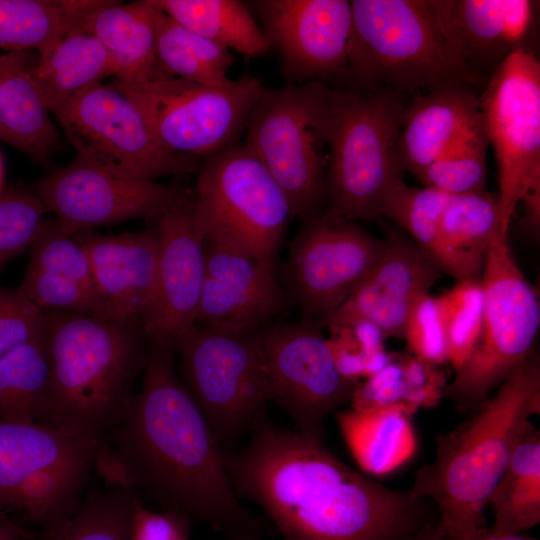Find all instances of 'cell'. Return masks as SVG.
Listing matches in <instances>:
<instances>
[{
	"label": "cell",
	"mask_w": 540,
	"mask_h": 540,
	"mask_svg": "<svg viewBox=\"0 0 540 540\" xmlns=\"http://www.w3.org/2000/svg\"><path fill=\"white\" fill-rule=\"evenodd\" d=\"M224 460L238 496L284 540H405L437 523L428 499L369 478L299 431L262 421Z\"/></svg>",
	"instance_id": "6da1fadb"
},
{
	"label": "cell",
	"mask_w": 540,
	"mask_h": 540,
	"mask_svg": "<svg viewBox=\"0 0 540 540\" xmlns=\"http://www.w3.org/2000/svg\"><path fill=\"white\" fill-rule=\"evenodd\" d=\"M111 431L121 485H143L222 540H270L275 530L235 491L221 445L176 374L172 349L152 345L141 390Z\"/></svg>",
	"instance_id": "7a4b0ae2"
},
{
	"label": "cell",
	"mask_w": 540,
	"mask_h": 540,
	"mask_svg": "<svg viewBox=\"0 0 540 540\" xmlns=\"http://www.w3.org/2000/svg\"><path fill=\"white\" fill-rule=\"evenodd\" d=\"M539 412L535 352L470 418L438 437L434 459L415 472L410 491L435 505L439 537H465L488 527L489 497Z\"/></svg>",
	"instance_id": "3957f363"
},
{
	"label": "cell",
	"mask_w": 540,
	"mask_h": 540,
	"mask_svg": "<svg viewBox=\"0 0 540 540\" xmlns=\"http://www.w3.org/2000/svg\"><path fill=\"white\" fill-rule=\"evenodd\" d=\"M50 381L40 423L103 442L147 355L138 325L44 310Z\"/></svg>",
	"instance_id": "277c9868"
},
{
	"label": "cell",
	"mask_w": 540,
	"mask_h": 540,
	"mask_svg": "<svg viewBox=\"0 0 540 540\" xmlns=\"http://www.w3.org/2000/svg\"><path fill=\"white\" fill-rule=\"evenodd\" d=\"M348 76L341 85L417 94L462 83L486 86L450 41L433 0H353Z\"/></svg>",
	"instance_id": "5b68a950"
},
{
	"label": "cell",
	"mask_w": 540,
	"mask_h": 540,
	"mask_svg": "<svg viewBox=\"0 0 540 540\" xmlns=\"http://www.w3.org/2000/svg\"><path fill=\"white\" fill-rule=\"evenodd\" d=\"M405 108L403 95L386 88L332 87L326 211L351 221L381 217L402 179L397 143Z\"/></svg>",
	"instance_id": "8992f818"
},
{
	"label": "cell",
	"mask_w": 540,
	"mask_h": 540,
	"mask_svg": "<svg viewBox=\"0 0 540 540\" xmlns=\"http://www.w3.org/2000/svg\"><path fill=\"white\" fill-rule=\"evenodd\" d=\"M331 93L320 81L265 88L245 129L244 144L283 191L292 217L302 222L326 204Z\"/></svg>",
	"instance_id": "52a82bcc"
},
{
	"label": "cell",
	"mask_w": 540,
	"mask_h": 540,
	"mask_svg": "<svg viewBox=\"0 0 540 540\" xmlns=\"http://www.w3.org/2000/svg\"><path fill=\"white\" fill-rule=\"evenodd\" d=\"M196 172L192 216L203 242L273 264L292 214L266 167L238 143Z\"/></svg>",
	"instance_id": "ba28073f"
},
{
	"label": "cell",
	"mask_w": 540,
	"mask_h": 540,
	"mask_svg": "<svg viewBox=\"0 0 540 540\" xmlns=\"http://www.w3.org/2000/svg\"><path fill=\"white\" fill-rule=\"evenodd\" d=\"M483 317L479 341L446 385L443 397L475 412L534 353L540 327L538 295L499 234L491 242L481 276Z\"/></svg>",
	"instance_id": "9c48e42d"
},
{
	"label": "cell",
	"mask_w": 540,
	"mask_h": 540,
	"mask_svg": "<svg viewBox=\"0 0 540 540\" xmlns=\"http://www.w3.org/2000/svg\"><path fill=\"white\" fill-rule=\"evenodd\" d=\"M103 442L38 422L0 421V507L49 535L77 510Z\"/></svg>",
	"instance_id": "30bf717a"
},
{
	"label": "cell",
	"mask_w": 540,
	"mask_h": 540,
	"mask_svg": "<svg viewBox=\"0 0 540 540\" xmlns=\"http://www.w3.org/2000/svg\"><path fill=\"white\" fill-rule=\"evenodd\" d=\"M183 384L221 447L263 421L270 387L258 329L225 331L194 324L176 341Z\"/></svg>",
	"instance_id": "8fae6325"
},
{
	"label": "cell",
	"mask_w": 540,
	"mask_h": 540,
	"mask_svg": "<svg viewBox=\"0 0 540 540\" xmlns=\"http://www.w3.org/2000/svg\"><path fill=\"white\" fill-rule=\"evenodd\" d=\"M114 84L137 106L163 149L198 159L238 144L266 88L248 73L218 87L162 71L143 83Z\"/></svg>",
	"instance_id": "7c38bea8"
},
{
	"label": "cell",
	"mask_w": 540,
	"mask_h": 540,
	"mask_svg": "<svg viewBox=\"0 0 540 540\" xmlns=\"http://www.w3.org/2000/svg\"><path fill=\"white\" fill-rule=\"evenodd\" d=\"M51 112L76 157L114 176L154 180L200 166L198 158L163 149L137 106L115 84L89 87Z\"/></svg>",
	"instance_id": "4fadbf2b"
},
{
	"label": "cell",
	"mask_w": 540,
	"mask_h": 540,
	"mask_svg": "<svg viewBox=\"0 0 540 540\" xmlns=\"http://www.w3.org/2000/svg\"><path fill=\"white\" fill-rule=\"evenodd\" d=\"M498 167L500 225L507 235L517 206L540 190V63L521 49L491 74L479 95Z\"/></svg>",
	"instance_id": "5bb4252c"
},
{
	"label": "cell",
	"mask_w": 540,
	"mask_h": 540,
	"mask_svg": "<svg viewBox=\"0 0 540 540\" xmlns=\"http://www.w3.org/2000/svg\"><path fill=\"white\" fill-rule=\"evenodd\" d=\"M384 248V240L326 210L303 221L285 266L289 294L303 321L326 326Z\"/></svg>",
	"instance_id": "9a60e30c"
},
{
	"label": "cell",
	"mask_w": 540,
	"mask_h": 540,
	"mask_svg": "<svg viewBox=\"0 0 540 540\" xmlns=\"http://www.w3.org/2000/svg\"><path fill=\"white\" fill-rule=\"evenodd\" d=\"M320 328L302 320L258 329L271 401L316 439L327 415L351 401L357 383L341 374Z\"/></svg>",
	"instance_id": "2e32d148"
},
{
	"label": "cell",
	"mask_w": 540,
	"mask_h": 540,
	"mask_svg": "<svg viewBox=\"0 0 540 540\" xmlns=\"http://www.w3.org/2000/svg\"><path fill=\"white\" fill-rule=\"evenodd\" d=\"M288 85L339 81L348 76L351 3L347 0H251L246 2Z\"/></svg>",
	"instance_id": "e0dca14e"
},
{
	"label": "cell",
	"mask_w": 540,
	"mask_h": 540,
	"mask_svg": "<svg viewBox=\"0 0 540 540\" xmlns=\"http://www.w3.org/2000/svg\"><path fill=\"white\" fill-rule=\"evenodd\" d=\"M35 195L70 235L141 217H160L189 195L176 185L109 174L79 158L40 180Z\"/></svg>",
	"instance_id": "ac0fdd59"
},
{
	"label": "cell",
	"mask_w": 540,
	"mask_h": 540,
	"mask_svg": "<svg viewBox=\"0 0 540 540\" xmlns=\"http://www.w3.org/2000/svg\"><path fill=\"white\" fill-rule=\"evenodd\" d=\"M192 209L189 195L159 217L156 275L139 317V328L151 344L172 350L195 324L205 279V247Z\"/></svg>",
	"instance_id": "d6986e66"
},
{
	"label": "cell",
	"mask_w": 540,
	"mask_h": 540,
	"mask_svg": "<svg viewBox=\"0 0 540 540\" xmlns=\"http://www.w3.org/2000/svg\"><path fill=\"white\" fill-rule=\"evenodd\" d=\"M376 264L326 324L330 332L358 321L375 325L384 338H403L412 307L441 276L438 265L405 234L386 228Z\"/></svg>",
	"instance_id": "ffe728a7"
},
{
	"label": "cell",
	"mask_w": 540,
	"mask_h": 540,
	"mask_svg": "<svg viewBox=\"0 0 540 540\" xmlns=\"http://www.w3.org/2000/svg\"><path fill=\"white\" fill-rule=\"evenodd\" d=\"M205 279L195 324L225 331L261 328L289 307L273 264L205 244Z\"/></svg>",
	"instance_id": "44dd1931"
},
{
	"label": "cell",
	"mask_w": 540,
	"mask_h": 540,
	"mask_svg": "<svg viewBox=\"0 0 540 540\" xmlns=\"http://www.w3.org/2000/svg\"><path fill=\"white\" fill-rule=\"evenodd\" d=\"M443 27L466 66L488 81L514 52L526 49L536 27L538 2L433 0Z\"/></svg>",
	"instance_id": "7402d4cb"
},
{
	"label": "cell",
	"mask_w": 540,
	"mask_h": 540,
	"mask_svg": "<svg viewBox=\"0 0 540 540\" xmlns=\"http://www.w3.org/2000/svg\"><path fill=\"white\" fill-rule=\"evenodd\" d=\"M91 266L95 286L111 319L138 325L152 290L159 253L157 228L79 239Z\"/></svg>",
	"instance_id": "603a6c76"
},
{
	"label": "cell",
	"mask_w": 540,
	"mask_h": 540,
	"mask_svg": "<svg viewBox=\"0 0 540 540\" xmlns=\"http://www.w3.org/2000/svg\"><path fill=\"white\" fill-rule=\"evenodd\" d=\"M475 89L453 83L412 95L402 116L397 143L401 173L415 177L481 116Z\"/></svg>",
	"instance_id": "cb8c5ba5"
},
{
	"label": "cell",
	"mask_w": 540,
	"mask_h": 540,
	"mask_svg": "<svg viewBox=\"0 0 540 540\" xmlns=\"http://www.w3.org/2000/svg\"><path fill=\"white\" fill-rule=\"evenodd\" d=\"M160 8L155 0L127 4L113 1L97 10L80 27L109 52L116 81L139 84L156 76V23Z\"/></svg>",
	"instance_id": "d4e9b609"
},
{
	"label": "cell",
	"mask_w": 540,
	"mask_h": 540,
	"mask_svg": "<svg viewBox=\"0 0 540 540\" xmlns=\"http://www.w3.org/2000/svg\"><path fill=\"white\" fill-rule=\"evenodd\" d=\"M36 60L31 51L0 55V125L18 150L43 162L58 147L59 137L31 75Z\"/></svg>",
	"instance_id": "484cf974"
},
{
	"label": "cell",
	"mask_w": 540,
	"mask_h": 540,
	"mask_svg": "<svg viewBox=\"0 0 540 540\" xmlns=\"http://www.w3.org/2000/svg\"><path fill=\"white\" fill-rule=\"evenodd\" d=\"M411 413L400 405L335 413L343 439L360 469L373 476L394 472L417 450Z\"/></svg>",
	"instance_id": "4316f807"
},
{
	"label": "cell",
	"mask_w": 540,
	"mask_h": 540,
	"mask_svg": "<svg viewBox=\"0 0 540 540\" xmlns=\"http://www.w3.org/2000/svg\"><path fill=\"white\" fill-rule=\"evenodd\" d=\"M110 0H0V48L46 55Z\"/></svg>",
	"instance_id": "83f0119b"
},
{
	"label": "cell",
	"mask_w": 540,
	"mask_h": 540,
	"mask_svg": "<svg viewBox=\"0 0 540 540\" xmlns=\"http://www.w3.org/2000/svg\"><path fill=\"white\" fill-rule=\"evenodd\" d=\"M31 75L51 110L81 91L115 76L106 48L81 28L66 34L46 55L37 56Z\"/></svg>",
	"instance_id": "f1b7e54d"
},
{
	"label": "cell",
	"mask_w": 540,
	"mask_h": 540,
	"mask_svg": "<svg viewBox=\"0 0 540 540\" xmlns=\"http://www.w3.org/2000/svg\"><path fill=\"white\" fill-rule=\"evenodd\" d=\"M488 504L494 533L521 534L540 522V431L534 425L516 445Z\"/></svg>",
	"instance_id": "f546056e"
},
{
	"label": "cell",
	"mask_w": 540,
	"mask_h": 540,
	"mask_svg": "<svg viewBox=\"0 0 540 540\" xmlns=\"http://www.w3.org/2000/svg\"><path fill=\"white\" fill-rule=\"evenodd\" d=\"M155 3L182 26L246 58H257L271 50L246 2L155 0Z\"/></svg>",
	"instance_id": "4dcf8cb0"
},
{
	"label": "cell",
	"mask_w": 540,
	"mask_h": 540,
	"mask_svg": "<svg viewBox=\"0 0 540 540\" xmlns=\"http://www.w3.org/2000/svg\"><path fill=\"white\" fill-rule=\"evenodd\" d=\"M453 198V195L433 188L408 186L402 179L385 199L380 216L406 231L442 272L456 281L470 280L468 271L450 252L441 236V221Z\"/></svg>",
	"instance_id": "1f68e13d"
},
{
	"label": "cell",
	"mask_w": 540,
	"mask_h": 540,
	"mask_svg": "<svg viewBox=\"0 0 540 540\" xmlns=\"http://www.w3.org/2000/svg\"><path fill=\"white\" fill-rule=\"evenodd\" d=\"M446 382L438 366L413 355L393 353L382 370L356 383L351 408L367 410L400 405L414 413L420 407L436 406L443 397Z\"/></svg>",
	"instance_id": "d6a6232c"
},
{
	"label": "cell",
	"mask_w": 540,
	"mask_h": 540,
	"mask_svg": "<svg viewBox=\"0 0 540 540\" xmlns=\"http://www.w3.org/2000/svg\"><path fill=\"white\" fill-rule=\"evenodd\" d=\"M156 56L160 71L193 83L218 87L232 80L228 77L232 51L187 29L161 9L156 23Z\"/></svg>",
	"instance_id": "836d02e7"
},
{
	"label": "cell",
	"mask_w": 540,
	"mask_h": 540,
	"mask_svg": "<svg viewBox=\"0 0 540 540\" xmlns=\"http://www.w3.org/2000/svg\"><path fill=\"white\" fill-rule=\"evenodd\" d=\"M49 381L45 331L0 358V421L40 423Z\"/></svg>",
	"instance_id": "e575fe53"
},
{
	"label": "cell",
	"mask_w": 540,
	"mask_h": 540,
	"mask_svg": "<svg viewBox=\"0 0 540 540\" xmlns=\"http://www.w3.org/2000/svg\"><path fill=\"white\" fill-rule=\"evenodd\" d=\"M499 234L498 197L487 190L454 196L441 221L444 244L474 280H481L487 250Z\"/></svg>",
	"instance_id": "d590c367"
},
{
	"label": "cell",
	"mask_w": 540,
	"mask_h": 540,
	"mask_svg": "<svg viewBox=\"0 0 540 540\" xmlns=\"http://www.w3.org/2000/svg\"><path fill=\"white\" fill-rule=\"evenodd\" d=\"M489 144L481 114L415 178L423 187L440 190L453 196L485 191Z\"/></svg>",
	"instance_id": "8d00e7d4"
},
{
	"label": "cell",
	"mask_w": 540,
	"mask_h": 540,
	"mask_svg": "<svg viewBox=\"0 0 540 540\" xmlns=\"http://www.w3.org/2000/svg\"><path fill=\"white\" fill-rule=\"evenodd\" d=\"M135 494L121 486L81 501L73 515L50 540H129Z\"/></svg>",
	"instance_id": "74e56055"
},
{
	"label": "cell",
	"mask_w": 540,
	"mask_h": 540,
	"mask_svg": "<svg viewBox=\"0 0 540 540\" xmlns=\"http://www.w3.org/2000/svg\"><path fill=\"white\" fill-rule=\"evenodd\" d=\"M447 361L455 372L473 353L481 334L483 288L481 280H463L438 296Z\"/></svg>",
	"instance_id": "f35d334b"
},
{
	"label": "cell",
	"mask_w": 540,
	"mask_h": 540,
	"mask_svg": "<svg viewBox=\"0 0 540 540\" xmlns=\"http://www.w3.org/2000/svg\"><path fill=\"white\" fill-rule=\"evenodd\" d=\"M17 289L43 311L56 310L111 319L109 309L101 296L57 274L27 267L24 279Z\"/></svg>",
	"instance_id": "ab89813d"
},
{
	"label": "cell",
	"mask_w": 540,
	"mask_h": 540,
	"mask_svg": "<svg viewBox=\"0 0 540 540\" xmlns=\"http://www.w3.org/2000/svg\"><path fill=\"white\" fill-rule=\"evenodd\" d=\"M328 340L341 374L353 382L369 378L389 362L384 336L372 323L358 321L331 331Z\"/></svg>",
	"instance_id": "60d3db41"
},
{
	"label": "cell",
	"mask_w": 540,
	"mask_h": 540,
	"mask_svg": "<svg viewBox=\"0 0 540 540\" xmlns=\"http://www.w3.org/2000/svg\"><path fill=\"white\" fill-rule=\"evenodd\" d=\"M28 267L66 277L101 296L83 246L76 235L64 232L57 221L42 223L31 246Z\"/></svg>",
	"instance_id": "b9f144b4"
},
{
	"label": "cell",
	"mask_w": 540,
	"mask_h": 540,
	"mask_svg": "<svg viewBox=\"0 0 540 540\" xmlns=\"http://www.w3.org/2000/svg\"><path fill=\"white\" fill-rule=\"evenodd\" d=\"M44 211L35 194L21 190L0 193V268L33 245Z\"/></svg>",
	"instance_id": "7bdbcfd3"
},
{
	"label": "cell",
	"mask_w": 540,
	"mask_h": 540,
	"mask_svg": "<svg viewBox=\"0 0 540 540\" xmlns=\"http://www.w3.org/2000/svg\"><path fill=\"white\" fill-rule=\"evenodd\" d=\"M403 338L412 355L428 364L439 366L447 362V350L438 298L421 296L408 316Z\"/></svg>",
	"instance_id": "ee69618b"
},
{
	"label": "cell",
	"mask_w": 540,
	"mask_h": 540,
	"mask_svg": "<svg viewBox=\"0 0 540 540\" xmlns=\"http://www.w3.org/2000/svg\"><path fill=\"white\" fill-rule=\"evenodd\" d=\"M45 331L43 310L18 289L0 287V358Z\"/></svg>",
	"instance_id": "f6af8a7d"
},
{
	"label": "cell",
	"mask_w": 540,
	"mask_h": 540,
	"mask_svg": "<svg viewBox=\"0 0 540 540\" xmlns=\"http://www.w3.org/2000/svg\"><path fill=\"white\" fill-rule=\"evenodd\" d=\"M188 519L175 510H150L135 497L129 540H189Z\"/></svg>",
	"instance_id": "bcb514c9"
},
{
	"label": "cell",
	"mask_w": 540,
	"mask_h": 540,
	"mask_svg": "<svg viewBox=\"0 0 540 540\" xmlns=\"http://www.w3.org/2000/svg\"><path fill=\"white\" fill-rule=\"evenodd\" d=\"M436 534V532H435ZM436 540H538L533 537L521 534H497L494 533L490 526L481 529L473 534L460 538H442L436 534Z\"/></svg>",
	"instance_id": "7dc6e473"
},
{
	"label": "cell",
	"mask_w": 540,
	"mask_h": 540,
	"mask_svg": "<svg viewBox=\"0 0 540 540\" xmlns=\"http://www.w3.org/2000/svg\"><path fill=\"white\" fill-rule=\"evenodd\" d=\"M435 526L436 524L430 525L405 540H436Z\"/></svg>",
	"instance_id": "c3c4849f"
},
{
	"label": "cell",
	"mask_w": 540,
	"mask_h": 540,
	"mask_svg": "<svg viewBox=\"0 0 540 540\" xmlns=\"http://www.w3.org/2000/svg\"><path fill=\"white\" fill-rule=\"evenodd\" d=\"M0 540H18L12 531L0 521Z\"/></svg>",
	"instance_id": "681fc988"
},
{
	"label": "cell",
	"mask_w": 540,
	"mask_h": 540,
	"mask_svg": "<svg viewBox=\"0 0 540 540\" xmlns=\"http://www.w3.org/2000/svg\"><path fill=\"white\" fill-rule=\"evenodd\" d=\"M0 140L16 148L15 140L1 125H0Z\"/></svg>",
	"instance_id": "f907efd6"
},
{
	"label": "cell",
	"mask_w": 540,
	"mask_h": 540,
	"mask_svg": "<svg viewBox=\"0 0 540 540\" xmlns=\"http://www.w3.org/2000/svg\"><path fill=\"white\" fill-rule=\"evenodd\" d=\"M2 179H3V168H2V162H1V159H0V189H1V185H2Z\"/></svg>",
	"instance_id": "816d5d0a"
},
{
	"label": "cell",
	"mask_w": 540,
	"mask_h": 540,
	"mask_svg": "<svg viewBox=\"0 0 540 540\" xmlns=\"http://www.w3.org/2000/svg\"><path fill=\"white\" fill-rule=\"evenodd\" d=\"M2 508L0 507V514H1Z\"/></svg>",
	"instance_id": "f5cc1de1"
}]
</instances>
